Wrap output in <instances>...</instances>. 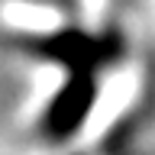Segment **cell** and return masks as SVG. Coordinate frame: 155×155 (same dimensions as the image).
Returning a JSON list of instances; mask_svg holds the SVG:
<instances>
[{
    "instance_id": "cell-1",
    "label": "cell",
    "mask_w": 155,
    "mask_h": 155,
    "mask_svg": "<svg viewBox=\"0 0 155 155\" xmlns=\"http://www.w3.org/2000/svg\"><path fill=\"white\" fill-rule=\"evenodd\" d=\"M97 104V71H68L65 84L55 91L42 113V136L52 142H65L87 123Z\"/></svg>"
},
{
    "instance_id": "cell-2",
    "label": "cell",
    "mask_w": 155,
    "mask_h": 155,
    "mask_svg": "<svg viewBox=\"0 0 155 155\" xmlns=\"http://www.w3.org/2000/svg\"><path fill=\"white\" fill-rule=\"evenodd\" d=\"M23 48H29L32 55L58 61L68 71H100L110 61L120 58V42L113 36H84V32H55V36H42V39H23Z\"/></svg>"
}]
</instances>
